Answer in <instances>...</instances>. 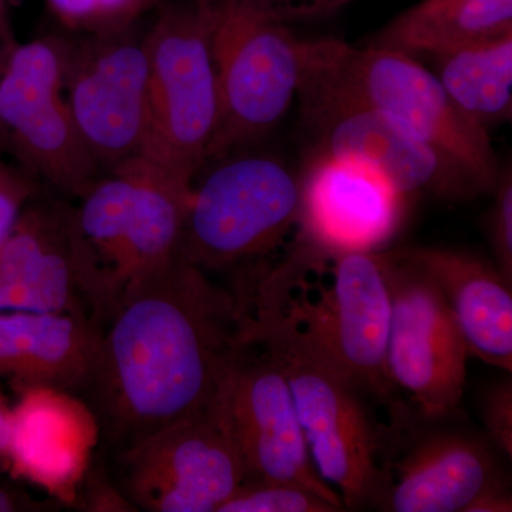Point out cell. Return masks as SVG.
<instances>
[{"mask_svg": "<svg viewBox=\"0 0 512 512\" xmlns=\"http://www.w3.org/2000/svg\"><path fill=\"white\" fill-rule=\"evenodd\" d=\"M244 320L232 289L180 258L127 292L82 390L114 454L214 406Z\"/></svg>", "mask_w": 512, "mask_h": 512, "instance_id": "cell-1", "label": "cell"}, {"mask_svg": "<svg viewBox=\"0 0 512 512\" xmlns=\"http://www.w3.org/2000/svg\"><path fill=\"white\" fill-rule=\"evenodd\" d=\"M241 301L248 318L289 333L363 394L393 396L383 251H325L302 242L291 258L256 274Z\"/></svg>", "mask_w": 512, "mask_h": 512, "instance_id": "cell-2", "label": "cell"}, {"mask_svg": "<svg viewBox=\"0 0 512 512\" xmlns=\"http://www.w3.org/2000/svg\"><path fill=\"white\" fill-rule=\"evenodd\" d=\"M301 87L375 107L412 127L491 194L503 168L490 133L468 119L419 60L383 47L303 39Z\"/></svg>", "mask_w": 512, "mask_h": 512, "instance_id": "cell-3", "label": "cell"}, {"mask_svg": "<svg viewBox=\"0 0 512 512\" xmlns=\"http://www.w3.org/2000/svg\"><path fill=\"white\" fill-rule=\"evenodd\" d=\"M242 336L279 360L313 466L345 508L379 507L387 487L389 437L363 393L289 333L245 315Z\"/></svg>", "mask_w": 512, "mask_h": 512, "instance_id": "cell-4", "label": "cell"}, {"mask_svg": "<svg viewBox=\"0 0 512 512\" xmlns=\"http://www.w3.org/2000/svg\"><path fill=\"white\" fill-rule=\"evenodd\" d=\"M212 0L165 3L146 35L147 124L140 157L194 184L220 117Z\"/></svg>", "mask_w": 512, "mask_h": 512, "instance_id": "cell-5", "label": "cell"}, {"mask_svg": "<svg viewBox=\"0 0 512 512\" xmlns=\"http://www.w3.org/2000/svg\"><path fill=\"white\" fill-rule=\"evenodd\" d=\"M192 184L178 258L201 271L258 265L301 222V178L264 154L220 158Z\"/></svg>", "mask_w": 512, "mask_h": 512, "instance_id": "cell-6", "label": "cell"}, {"mask_svg": "<svg viewBox=\"0 0 512 512\" xmlns=\"http://www.w3.org/2000/svg\"><path fill=\"white\" fill-rule=\"evenodd\" d=\"M211 50L220 117L208 161L274 130L298 97L303 39L247 0H212Z\"/></svg>", "mask_w": 512, "mask_h": 512, "instance_id": "cell-7", "label": "cell"}, {"mask_svg": "<svg viewBox=\"0 0 512 512\" xmlns=\"http://www.w3.org/2000/svg\"><path fill=\"white\" fill-rule=\"evenodd\" d=\"M67 63L64 37L13 43L0 73V140L26 173L79 198L103 173L64 96Z\"/></svg>", "mask_w": 512, "mask_h": 512, "instance_id": "cell-8", "label": "cell"}, {"mask_svg": "<svg viewBox=\"0 0 512 512\" xmlns=\"http://www.w3.org/2000/svg\"><path fill=\"white\" fill-rule=\"evenodd\" d=\"M117 485L134 511L217 512L244 483L220 404L114 454Z\"/></svg>", "mask_w": 512, "mask_h": 512, "instance_id": "cell-9", "label": "cell"}, {"mask_svg": "<svg viewBox=\"0 0 512 512\" xmlns=\"http://www.w3.org/2000/svg\"><path fill=\"white\" fill-rule=\"evenodd\" d=\"M218 404L241 456L244 483L298 485L345 510L338 491L316 473L284 367L271 350L242 336Z\"/></svg>", "mask_w": 512, "mask_h": 512, "instance_id": "cell-10", "label": "cell"}, {"mask_svg": "<svg viewBox=\"0 0 512 512\" xmlns=\"http://www.w3.org/2000/svg\"><path fill=\"white\" fill-rule=\"evenodd\" d=\"M392 293L387 372L426 420L450 417L466 384V340L439 286L419 266L383 251Z\"/></svg>", "mask_w": 512, "mask_h": 512, "instance_id": "cell-11", "label": "cell"}, {"mask_svg": "<svg viewBox=\"0 0 512 512\" xmlns=\"http://www.w3.org/2000/svg\"><path fill=\"white\" fill-rule=\"evenodd\" d=\"M131 29L69 39L64 96L101 173L140 156L146 134L150 64Z\"/></svg>", "mask_w": 512, "mask_h": 512, "instance_id": "cell-12", "label": "cell"}, {"mask_svg": "<svg viewBox=\"0 0 512 512\" xmlns=\"http://www.w3.org/2000/svg\"><path fill=\"white\" fill-rule=\"evenodd\" d=\"M298 97L315 154L365 165L407 200L423 192L447 200L481 194L456 164L392 114L305 87Z\"/></svg>", "mask_w": 512, "mask_h": 512, "instance_id": "cell-13", "label": "cell"}, {"mask_svg": "<svg viewBox=\"0 0 512 512\" xmlns=\"http://www.w3.org/2000/svg\"><path fill=\"white\" fill-rule=\"evenodd\" d=\"M511 493L488 443L458 429L416 437L387 464L379 508L393 512L511 511Z\"/></svg>", "mask_w": 512, "mask_h": 512, "instance_id": "cell-14", "label": "cell"}, {"mask_svg": "<svg viewBox=\"0 0 512 512\" xmlns=\"http://www.w3.org/2000/svg\"><path fill=\"white\" fill-rule=\"evenodd\" d=\"M299 237L325 251H380L399 231L407 198L365 165L315 154L301 175Z\"/></svg>", "mask_w": 512, "mask_h": 512, "instance_id": "cell-15", "label": "cell"}, {"mask_svg": "<svg viewBox=\"0 0 512 512\" xmlns=\"http://www.w3.org/2000/svg\"><path fill=\"white\" fill-rule=\"evenodd\" d=\"M18 390L19 402L10 410L6 466L60 503H72L99 441L96 416L74 393L45 386Z\"/></svg>", "mask_w": 512, "mask_h": 512, "instance_id": "cell-16", "label": "cell"}, {"mask_svg": "<svg viewBox=\"0 0 512 512\" xmlns=\"http://www.w3.org/2000/svg\"><path fill=\"white\" fill-rule=\"evenodd\" d=\"M133 198L134 171L128 160L101 174L70 208L67 245L74 279L101 326L130 286Z\"/></svg>", "mask_w": 512, "mask_h": 512, "instance_id": "cell-17", "label": "cell"}, {"mask_svg": "<svg viewBox=\"0 0 512 512\" xmlns=\"http://www.w3.org/2000/svg\"><path fill=\"white\" fill-rule=\"evenodd\" d=\"M72 205L33 200L0 247V313H87L67 245ZM92 316V315H90Z\"/></svg>", "mask_w": 512, "mask_h": 512, "instance_id": "cell-18", "label": "cell"}, {"mask_svg": "<svg viewBox=\"0 0 512 512\" xmlns=\"http://www.w3.org/2000/svg\"><path fill=\"white\" fill-rule=\"evenodd\" d=\"M439 286L470 355L512 370L511 284L487 259L436 247L396 249Z\"/></svg>", "mask_w": 512, "mask_h": 512, "instance_id": "cell-19", "label": "cell"}, {"mask_svg": "<svg viewBox=\"0 0 512 512\" xmlns=\"http://www.w3.org/2000/svg\"><path fill=\"white\" fill-rule=\"evenodd\" d=\"M103 326L87 313H0V377L18 389L45 386L82 393Z\"/></svg>", "mask_w": 512, "mask_h": 512, "instance_id": "cell-20", "label": "cell"}, {"mask_svg": "<svg viewBox=\"0 0 512 512\" xmlns=\"http://www.w3.org/2000/svg\"><path fill=\"white\" fill-rule=\"evenodd\" d=\"M512 32V0H421L380 29L367 46L439 56Z\"/></svg>", "mask_w": 512, "mask_h": 512, "instance_id": "cell-21", "label": "cell"}, {"mask_svg": "<svg viewBox=\"0 0 512 512\" xmlns=\"http://www.w3.org/2000/svg\"><path fill=\"white\" fill-rule=\"evenodd\" d=\"M131 165L134 198L127 292L160 274L178 258L192 190V184L178 180L146 158H131Z\"/></svg>", "mask_w": 512, "mask_h": 512, "instance_id": "cell-22", "label": "cell"}, {"mask_svg": "<svg viewBox=\"0 0 512 512\" xmlns=\"http://www.w3.org/2000/svg\"><path fill=\"white\" fill-rule=\"evenodd\" d=\"M450 99L487 133L512 116V32L431 57Z\"/></svg>", "mask_w": 512, "mask_h": 512, "instance_id": "cell-23", "label": "cell"}, {"mask_svg": "<svg viewBox=\"0 0 512 512\" xmlns=\"http://www.w3.org/2000/svg\"><path fill=\"white\" fill-rule=\"evenodd\" d=\"M339 505L298 485L242 483L217 512H335Z\"/></svg>", "mask_w": 512, "mask_h": 512, "instance_id": "cell-24", "label": "cell"}, {"mask_svg": "<svg viewBox=\"0 0 512 512\" xmlns=\"http://www.w3.org/2000/svg\"><path fill=\"white\" fill-rule=\"evenodd\" d=\"M491 194L494 202L488 212L487 229L495 266L512 284V174L510 168L501 170Z\"/></svg>", "mask_w": 512, "mask_h": 512, "instance_id": "cell-25", "label": "cell"}, {"mask_svg": "<svg viewBox=\"0 0 512 512\" xmlns=\"http://www.w3.org/2000/svg\"><path fill=\"white\" fill-rule=\"evenodd\" d=\"M37 195L39 184L36 178L0 157V247Z\"/></svg>", "mask_w": 512, "mask_h": 512, "instance_id": "cell-26", "label": "cell"}, {"mask_svg": "<svg viewBox=\"0 0 512 512\" xmlns=\"http://www.w3.org/2000/svg\"><path fill=\"white\" fill-rule=\"evenodd\" d=\"M483 419L488 437L508 458L512 457V383L494 384L484 394Z\"/></svg>", "mask_w": 512, "mask_h": 512, "instance_id": "cell-27", "label": "cell"}, {"mask_svg": "<svg viewBox=\"0 0 512 512\" xmlns=\"http://www.w3.org/2000/svg\"><path fill=\"white\" fill-rule=\"evenodd\" d=\"M255 8L262 10L269 18L278 22H303L335 15L356 0H247Z\"/></svg>", "mask_w": 512, "mask_h": 512, "instance_id": "cell-28", "label": "cell"}, {"mask_svg": "<svg viewBox=\"0 0 512 512\" xmlns=\"http://www.w3.org/2000/svg\"><path fill=\"white\" fill-rule=\"evenodd\" d=\"M50 12L63 28L76 35L101 33L99 2L97 0H46Z\"/></svg>", "mask_w": 512, "mask_h": 512, "instance_id": "cell-29", "label": "cell"}, {"mask_svg": "<svg viewBox=\"0 0 512 512\" xmlns=\"http://www.w3.org/2000/svg\"><path fill=\"white\" fill-rule=\"evenodd\" d=\"M97 2H99L101 33H103L133 28L134 23L153 8L156 0H97Z\"/></svg>", "mask_w": 512, "mask_h": 512, "instance_id": "cell-30", "label": "cell"}, {"mask_svg": "<svg viewBox=\"0 0 512 512\" xmlns=\"http://www.w3.org/2000/svg\"><path fill=\"white\" fill-rule=\"evenodd\" d=\"M56 498L49 500H36L22 487L10 483L6 478L0 477V512H47L62 508Z\"/></svg>", "mask_w": 512, "mask_h": 512, "instance_id": "cell-31", "label": "cell"}, {"mask_svg": "<svg viewBox=\"0 0 512 512\" xmlns=\"http://www.w3.org/2000/svg\"><path fill=\"white\" fill-rule=\"evenodd\" d=\"M5 35H6V22H0V37H5ZM10 47H12V46H10ZM10 47H9V49H10ZM9 49L5 50V53H0V59H3V57L8 55Z\"/></svg>", "mask_w": 512, "mask_h": 512, "instance_id": "cell-32", "label": "cell"}, {"mask_svg": "<svg viewBox=\"0 0 512 512\" xmlns=\"http://www.w3.org/2000/svg\"><path fill=\"white\" fill-rule=\"evenodd\" d=\"M0 22H6L5 0H0Z\"/></svg>", "mask_w": 512, "mask_h": 512, "instance_id": "cell-33", "label": "cell"}, {"mask_svg": "<svg viewBox=\"0 0 512 512\" xmlns=\"http://www.w3.org/2000/svg\"><path fill=\"white\" fill-rule=\"evenodd\" d=\"M8 53H9V52H8ZM6 56H8V55H6ZM6 56H5V57H3V59H0V73H2L3 66H5Z\"/></svg>", "mask_w": 512, "mask_h": 512, "instance_id": "cell-34", "label": "cell"}]
</instances>
